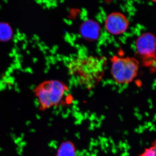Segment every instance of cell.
<instances>
[{
	"label": "cell",
	"instance_id": "ba28073f",
	"mask_svg": "<svg viewBox=\"0 0 156 156\" xmlns=\"http://www.w3.org/2000/svg\"><path fill=\"white\" fill-rule=\"evenodd\" d=\"M74 147L72 144L65 143L59 148L58 156H74Z\"/></svg>",
	"mask_w": 156,
	"mask_h": 156
},
{
	"label": "cell",
	"instance_id": "8992f818",
	"mask_svg": "<svg viewBox=\"0 0 156 156\" xmlns=\"http://www.w3.org/2000/svg\"><path fill=\"white\" fill-rule=\"evenodd\" d=\"M12 35L13 30L10 25L6 23H0V41H9Z\"/></svg>",
	"mask_w": 156,
	"mask_h": 156
},
{
	"label": "cell",
	"instance_id": "9c48e42d",
	"mask_svg": "<svg viewBox=\"0 0 156 156\" xmlns=\"http://www.w3.org/2000/svg\"><path fill=\"white\" fill-rule=\"evenodd\" d=\"M139 156H156V140L149 147L147 148Z\"/></svg>",
	"mask_w": 156,
	"mask_h": 156
},
{
	"label": "cell",
	"instance_id": "6da1fadb",
	"mask_svg": "<svg viewBox=\"0 0 156 156\" xmlns=\"http://www.w3.org/2000/svg\"><path fill=\"white\" fill-rule=\"evenodd\" d=\"M106 64V58L103 56H78L69 62L68 70L78 83L91 90L103 79Z\"/></svg>",
	"mask_w": 156,
	"mask_h": 156
},
{
	"label": "cell",
	"instance_id": "5b68a950",
	"mask_svg": "<svg viewBox=\"0 0 156 156\" xmlns=\"http://www.w3.org/2000/svg\"><path fill=\"white\" fill-rule=\"evenodd\" d=\"M137 53L143 57L154 58L156 55V37L151 33H145L140 35L135 42Z\"/></svg>",
	"mask_w": 156,
	"mask_h": 156
},
{
	"label": "cell",
	"instance_id": "3957f363",
	"mask_svg": "<svg viewBox=\"0 0 156 156\" xmlns=\"http://www.w3.org/2000/svg\"><path fill=\"white\" fill-rule=\"evenodd\" d=\"M110 60L111 74L117 84L126 85L130 83L137 76L139 66L136 58L115 56Z\"/></svg>",
	"mask_w": 156,
	"mask_h": 156
},
{
	"label": "cell",
	"instance_id": "7a4b0ae2",
	"mask_svg": "<svg viewBox=\"0 0 156 156\" xmlns=\"http://www.w3.org/2000/svg\"><path fill=\"white\" fill-rule=\"evenodd\" d=\"M69 91L67 85L58 80H48L39 84L34 89L40 108L46 110L62 103Z\"/></svg>",
	"mask_w": 156,
	"mask_h": 156
},
{
	"label": "cell",
	"instance_id": "52a82bcc",
	"mask_svg": "<svg viewBox=\"0 0 156 156\" xmlns=\"http://www.w3.org/2000/svg\"><path fill=\"white\" fill-rule=\"evenodd\" d=\"M97 24H94V22H89L86 23L83 26V30H87L88 31L83 33V35L87 38H94L97 37V34H98V30Z\"/></svg>",
	"mask_w": 156,
	"mask_h": 156
},
{
	"label": "cell",
	"instance_id": "277c9868",
	"mask_svg": "<svg viewBox=\"0 0 156 156\" xmlns=\"http://www.w3.org/2000/svg\"><path fill=\"white\" fill-rule=\"evenodd\" d=\"M129 25V20L126 15L119 12L108 14L105 21V29L112 35H119L126 32Z\"/></svg>",
	"mask_w": 156,
	"mask_h": 156
}]
</instances>
